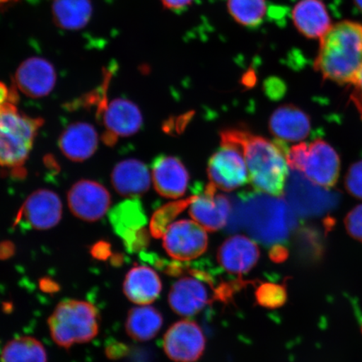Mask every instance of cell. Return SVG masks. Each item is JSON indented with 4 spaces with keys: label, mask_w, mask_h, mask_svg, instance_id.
I'll list each match as a JSON object with an SVG mask.
<instances>
[{
    "label": "cell",
    "mask_w": 362,
    "mask_h": 362,
    "mask_svg": "<svg viewBox=\"0 0 362 362\" xmlns=\"http://www.w3.org/2000/svg\"><path fill=\"white\" fill-rule=\"evenodd\" d=\"M221 143L236 144L243 149L249 181L257 192L281 197L288 178L286 153L281 140L274 142L243 129L221 131Z\"/></svg>",
    "instance_id": "6da1fadb"
},
{
    "label": "cell",
    "mask_w": 362,
    "mask_h": 362,
    "mask_svg": "<svg viewBox=\"0 0 362 362\" xmlns=\"http://www.w3.org/2000/svg\"><path fill=\"white\" fill-rule=\"evenodd\" d=\"M362 66V24L343 21L320 39L314 67L324 80L351 85Z\"/></svg>",
    "instance_id": "7a4b0ae2"
},
{
    "label": "cell",
    "mask_w": 362,
    "mask_h": 362,
    "mask_svg": "<svg viewBox=\"0 0 362 362\" xmlns=\"http://www.w3.org/2000/svg\"><path fill=\"white\" fill-rule=\"evenodd\" d=\"M15 102L0 104V167L21 168L43 124L18 111Z\"/></svg>",
    "instance_id": "3957f363"
},
{
    "label": "cell",
    "mask_w": 362,
    "mask_h": 362,
    "mask_svg": "<svg viewBox=\"0 0 362 362\" xmlns=\"http://www.w3.org/2000/svg\"><path fill=\"white\" fill-rule=\"evenodd\" d=\"M48 325L54 342L69 349L98 336L99 315L96 307L87 301L66 300L59 303L48 319Z\"/></svg>",
    "instance_id": "277c9868"
},
{
    "label": "cell",
    "mask_w": 362,
    "mask_h": 362,
    "mask_svg": "<svg viewBox=\"0 0 362 362\" xmlns=\"http://www.w3.org/2000/svg\"><path fill=\"white\" fill-rule=\"evenodd\" d=\"M264 193L248 194L243 197L238 206L248 216L253 232L274 233L276 238L284 239L296 225L294 211L281 198L264 196Z\"/></svg>",
    "instance_id": "5b68a950"
},
{
    "label": "cell",
    "mask_w": 362,
    "mask_h": 362,
    "mask_svg": "<svg viewBox=\"0 0 362 362\" xmlns=\"http://www.w3.org/2000/svg\"><path fill=\"white\" fill-rule=\"evenodd\" d=\"M284 193L289 206L298 216H320L332 212L338 206L341 194L320 187L298 170H292Z\"/></svg>",
    "instance_id": "8992f818"
},
{
    "label": "cell",
    "mask_w": 362,
    "mask_h": 362,
    "mask_svg": "<svg viewBox=\"0 0 362 362\" xmlns=\"http://www.w3.org/2000/svg\"><path fill=\"white\" fill-rule=\"evenodd\" d=\"M208 177L217 189L232 192L249 181L243 149L236 144L221 143L208 162Z\"/></svg>",
    "instance_id": "52a82bcc"
},
{
    "label": "cell",
    "mask_w": 362,
    "mask_h": 362,
    "mask_svg": "<svg viewBox=\"0 0 362 362\" xmlns=\"http://www.w3.org/2000/svg\"><path fill=\"white\" fill-rule=\"evenodd\" d=\"M206 230L197 221L181 220L172 223L163 235V247L177 261L197 259L206 251Z\"/></svg>",
    "instance_id": "ba28073f"
},
{
    "label": "cell",
    "mask_w": 362,
    "mask_h": 362,
    "mask_svg": "<svg viewBox=\"0 0 362 362\" xmlns=\"http://www.w3.org/2000/svg\"><path fill=\"white\" fill-rule=\"evenodd\" d=\"M62 215V204L57 194L49 189H38L23 204L15 224L27 228L47 230L59 223Z\"/></svg>",
    "instance_id": "9c48e42d"
},
{
    "label": "cell",
    "mask_w": 362,
    "mask_h": 362,
    "mask_svg": "<svg viewBox=\"0 0 362 362\" xmlns=\"http://www.w3.org/2000/svg\"><path fill=\"white\" fill-rule=\"evenodd\" d=\"M163 346L166 355L175 362H194L205 351L206 338L196 322L181 320L165 333Z\"/></svg>",
    "instance_id": "30bf717a"
},
{
    "label": "cell",
    "mask_w": 362,
    "mask_h": 362,
    "mask_svg": "<svg viewBox=\"0 0 362 362\" xmlns=\"http://www.w3.org/2000/svg\"><path fill=\"white\" fill-rule=\"evenodd\" d=\"M341 170L338 153L325 140L317 139L307 144L304 162L300 172L320 187L330 188L337 183Z\"/></svg>",
    "instance_id": "8fae6325"
},
{
    "label": "cell",
    "mask_w": 362,
    "mask_h": 362,
    "mask_svg": "<svg viewBox=\"0 0 362 362\" xmlns=\"http://www.w3.org/2000/svg\"><path fill=\"white\" fill-rule=\"evenodd\" d=\"M110 218L113 229L128 248L136 251L147 245L148 236L144 228L147 218L139 199L130 198L119 203L111 211Z\"/></svg>",
    "instance_id": "7c38bea8"
},
{
    "label": "cell",
    "mask_w": 362,
    "mask_h": 362,
    "mask_svg": "<svg viewBox=\"0 0 362 362\" xmlns=\"http://www.w3.org/2000/svg\"><path fill=\"white\" fill-rule=\"evenodd\" d=\"M67 200L72 214L90 223L100 220L111 205L110 192L92 180H80L74 184L68 192Z\"/></svg>",
    "instance_id": "4fadbf2b"
},
{
    "label": "cell",
    "mask_w": 362,
    "mask_h": 362,
    "mask_svg": "<svg viewBox=\"0 0 362 362\" xmlns=\"http://www.w3.org/2000/svg\"><path fill=\"white\" fill-rule=\"evenodd\" d=\"M103 121L107 132L103 139L112 146L117 137H128L138 132L143 124L141 112L136 104L123 98H117L102 108Z\"/></svg>",
    "instance_id": "5bb4252c"
},
{
    "label": "cell",
    "mask_w": 362,
    "mask_h": 362,
    "mask_svg": "<svg viewBox=\"0 0 362 362\" xmlns=\"http://www.w3.org/2000/svg\"><path fill=\"white\" fill-rule=\"evenodd\" d=\"M217 188L210 183L204 192L194 194L189 208V215L204 228L216 232L228 223L232 205L228 197L217 193Z\"/></svg>",
    "instance_id": "9a60e30c"
},
{
    "label": "cell",
    "mask_w": 362,
    "mask_h": 362,
    "mask_svg": "<svg viewBox=\"0 0 362 362\" xmlns=\"http://www.w3.org/2000/svg\"><path fill=\"white\" fill-rule=\"evenodd\" d=\"M57 74L51 62L40 57L23 62L16 72L15 83L26 96L40 98L47 96L55 87Z\"/></svg>",
    "instance_id": "2e32d148"
},
{
    "label": "cell",
    "mask_w": 362,
    "mask_h": 362,
    "mask_svg": "<svg viewBox=\"0 0 362 362\" xmlns=\"http://www.w3.org/2000/svg\"><path fill=\"white\" fill-rule=\"evenodd\" d=\"M152 175L156 192L165 198L176 199L184 196L189 176L179 158L160 156L153 162Z\"/></svg>",
    "instance_id": "e0dca14e"
},
{
    "label": "cell",
    "mask_w": 362,
    "mask_h": 362,
    "mask_svg": "<svg viewBox=\"0 0 362 362\" xmlns=\"http://www.w3.org/2000/svg\"><path fill=\"white\" fill-rule=\"evenodd\" d=\"M257 244L243 235L226 240L217 253L219 264L229 274L242 275L253 269L259 259Z\"/></svg>",
    "instance_id": "ac0fdd59"
},
{
    "label": "cell",
    "mask_w": 362,
    "mask_h": 362,
    "mask_svg": "<svg viewBox=\"0 0 362 362\" xmlns=\"http://www.w3.org/2000/svg\"><path fill=\"white\" fill-rule=\"evenodd\" d=\"M269 130L281 141H301L310 133L311 120L301 108L286 104L277 108L270 117Z\"/></svg>",
    "instance_id": "d6986e66"
},
{
    "label": "cell",
    "mask_w": 362,
    "mask_h": 362,
    "mask_svg": "<svg viewBox=\"0 0 362 362\" xmlns=\"http://www.w3.org/2000/svg\"><path fill=\"white\" fill-rule=\"evenodd\" d=\"M168 300L171 309L176 314L192 316L198 314L208 304L209 293L202 279L185 277L173 284Z\"/></svg>",
    "instance_id": "ffe728a7"
},
{
    "label": "cell",
    "mask_w": 362,
    "mask_h": 362,
    "mask_svg": "<svg viewBox=\"0 0 362 362\" xmlns=\"http://www.w3.org/2000/svg\"><path fill=\"white\" fill-rule=\"evenodd\" d=\"M292 20L298 33L308 39H320L332 25L321 0H300L293 8Z\"/></svg>",
    "instance_id": "44dd1931"
},
{
    "label": "cell",
    "mask_w": 362,
    "mask_h": 362,
    "mask_svg": "<svg viewBox=\"0 0 362 362\" xmlns=\"http://www.w3.org/2000/svg\"><path fill=\"white\" fill-rule=\"evenodd\" d=\"M151 177L143 162L130 158L119 163L113 169L112 183L121 196L137 198L148 192Z\"/></svg>",
    "instance_id": "7402d4cb"
},
{
    "label": "cell",
    "mask_w": 362,
    "mask_h": 362,
    "mask_svg": "<svg viewBox=\"0 0 362 362\" xmlns=\"http://www.w3.org/2000/svg\"><path fill=\"white\" fill-rule=\"evenodd\" d=\"M98 136L96 129L87 123H75L63 131L59 147L71 161L83 162L97 151Z\"/></svg>",
    "instance_id": "603a6c76"
},
{
    "label": "cell",
    "mask_w": 362,
    "mask_h": 362,
    "mask_svg": "<svg viewBox=\"0 0 362 362\" xmlns=\"http://www.w3.org/2000/svg\"><path fill=\"white\" fill-rule=\"evenodd\" d=\"M162 283L156 272L147 266H135L127 274L124 293L138 305L151 304L160 296Z\"/></svg>",
    "instance_id": "cb8c5ba5"
},
{
    "label": "cell",
    "mask_w": 362,
    "mask_h": 362,
    "mask_svg": "<svg viewBox=\"0 0 362 362\" xmlns=\"http://www.w3.org/2000/svg\"><path fill=\"white\" fill-rule=\"evenodd\" d=\"M54 22L62 29L78 30L84 28L93 16L90 0H52Z\"/></svg>",
    "instance_id": "d4e9b609"
},
{
    "label": "cell",
    "mask_w": 362,
    "mask_h": 362,
    "mask_svg": "<svg viewBox=\"0 0 362 362\" xmlns=\"http://www.w3.org/2000/svg\"><path fill=\"white\" fill-rule=\"evenodd\" d=\"M163 317L155 308L140 305L129 312L126 321V332L137 341H148L160 332Z\"/></svg>",
    "instance_id": "484cf974"
},
{
    "label": "cell",
    "mask_w": 362,
    "mask_h": 362,
    "mask_svg": "<svg viewBox=\"0 0 362 362\" xmlns=\"http://www.w3.org/2000/svg\"><path fill=\"white\" fill-rule=\"evenodd\" d=\"M0 361L47 362V354L38 339L23 337L11 339L3 347Z\"/></svg>",
    "instance_id": "4316f807"
},
{
    "label": "cell",
    "mask_w": 362,
    "mask_h": 362,
    "mask_svg": "<svg viewBox=\"0 0 362 362\" xmlns=\"http://www.w3.org/2000/svg\"><path fill=\"white\" fill-rule=\"evenodd\" d=\"M228 12L238 24L259 25L267 12L266 0H228Z\"/></svg>",
    "instance_id": "83f0119b"
},
{
    "label": "cell",
    "mask_w": 362,
    "mask_h": 362,
    "mask_svg": "<svg viewBox=\"0 0 362 362\" xmlns=\"http://www.w3.org/2000/svg\"><path fill=\"white\" fill-rule=\"evenodd\" d=\"M193 196L178 202L166 204L153 214L151 223V232L153 237L160 238L166 232L172 221L191 205Z\"/></svg>",
    "instance_id": "f1b7e54d"
},
{
    "label": "cell",
    "mask_w": 362,
    "mask_h": 362,
    "mask_svg": "<svg viewBox=\"0 0 362 362\" xmlns=\"http://www.w3.org/2000/svg\"><path fill=\"white\" fill-rule=\"evenodd\" d=\"M256 300L259 304L268 309H277L287 300L286 288L282 285L262 283L257 288Z\"/></svg>",
    "instance_id": "f546056e"
},
{
    "label": "cell",
    "mask_w": 362,
    "mask_h": 362,
    "mask_svg": "<svg viewBox=\"0 0 362 362\" xmlns=\"http://www.w3.org/2000/svg\"><path fill=\"white\" fill-rule=\"evenodd\" d=\"M345 185L347 192L362 200V160L354 163L348 170Z\"/></svg>",
    "instance_id": "4dcf8cb0"
},
{
    "label": "cell",
    "mask_w": 362,
    "mask_h": 362,
    "mask_svg": "<svg viewBox=\"0 0 362 362\" xmlns=\"http://www.w3.org/2000/svg\"><path fill=\"white\" fill-rule=\"evenodd\" d=\"M345 225L350 236L362 243V204L347 214Z\"/></svg>",
    "instance_id": "1f68e13d"
},
{
    "label": "cell",
    "mask_w": 362,
    "mask_h": 362,
    "mask_svg": "<svg viewBox=\"0 0 362 362\" xmlns=\"http://www.w3.org/2000/svg\"><path fill=\"white\" fill-rule=\"evenodd\" d=\"M351 86L353 88L351 100L354 103L357 111L359 112L362 117V66L358 74H357L356 78Z\"/></svg>",
    "instance_id": "d6a6232c"
},
{
    "label": "cell",
    "mask_w": 362,
    "mask_h": 362,
    "mask_svg": "<svg viewBox=\"0 0 362 362\" xmlns=\"http://www.w3.org/2000/svg\"><path fill=\"white\" fill-rule=\"evenodd\" d=\"M193 1L194 0H161L163 6L173 11L181 10L191 6Z\"/></svg>",
    "instance_id": "836d02e7"
},
{
    "label": "cell",
    "mask_w": 362,
    "mask_h": 362,
    "mask_svg": "<svg viewBox=\"0 0 362 362\" xmlns=\"http://www.w3.org/2000/svg\"><path fill=\"white\" fill-rule=\"evenodd\" d=\"M17 94H13V90L8 89L6 85L0 81V104L6 103L8 101H16Z\"/></svg>",
    "instance_id": "e575fe53"
},
{
    "label": "cell",
    "mask_w": 362,
    "mask_h": 362,
    "mask_svg": "<svg viewBox=\"0 0 362 362\" xmlns=\"http://www.w3.org/2000/svg\"><path fill=\"white\" fill-rule=\"evenodd\" d=\"M270 257L275 262H283L288 257L287 249L282 246H275L270 251Z\"/></svg>",
    "instance_id": "d590c367"
},
{
    "label": "cell",
    "mask_w": 362,
    "mask_h": 362,
    "mask_svg": "<svg viewBox=\"0 0 362 362\" xmlns=\"http://www.w3.org/2000/svg\"><path fill=\"white\" fill-rule=\"evenodd\" d=\"M353 1H354L356 6L362 12V0H353Z\"/></svg>",
    "instance_id": "8d00e7d4"
},
{
    "label": "cell",
    "mask_w": 362,
    "mask_h": 362,
    "mask_svg": "<svg viewBox=\"0 0 362 362\" xmlns=\"http://www.w3.org/2000/svg\"><path fill=\"white\" fill-rule=\"evenodd\" d=\"M8 1H11V0H0V4H1V3H6V2H8Z\"/></svg>",
    "instance_id": "74e56055"
}]
</instances>
